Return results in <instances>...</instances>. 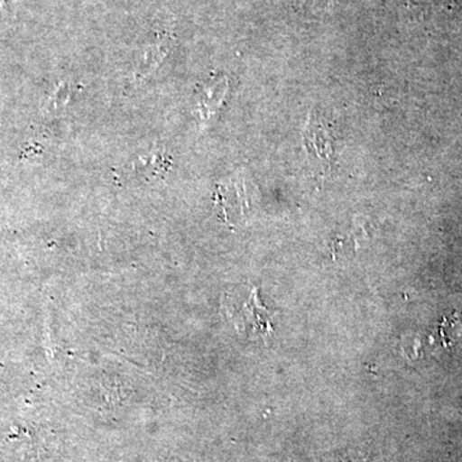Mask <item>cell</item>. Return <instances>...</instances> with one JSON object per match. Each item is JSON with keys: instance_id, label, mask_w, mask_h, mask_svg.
I'll use <instances>...</instances> for the list:
<instances>
[{"instance_id": "cell-1", "label": "cell", "mask_w": 462, "mask_h": 462, "mask_svg": "<svg viewBox=\"0 0 462 462\" xmlns=\"http://www.w3.org/2000/svg\"><path fill=\"white\" fill-rule=\"evenodd\" d=\"M5 0H0V11H2V8L5 7Z\"/></svg>"}]
</instances>
